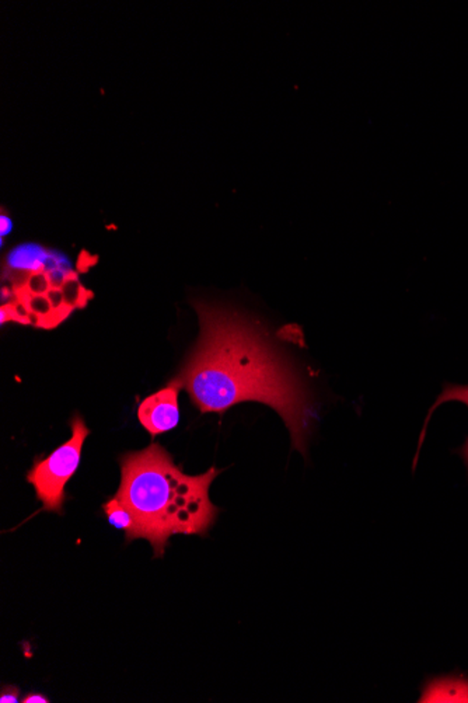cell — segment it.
<instances>
[{
    "instance_id": "obj_6",
    "label": "cell",
    "mask_w": 468,
    "mask_h": 703,
    "mask_svg": "<svg viewBox=\"0 0 468 703\" xmlns=\"http://www.w3.org/2000/svg\"><path fill=\"white\" fill-rule=\"evenodd\" d=\"M103 510L107 515L108 523L114 525L116 530H123L125 532L126 542L138 540V525H136L135 517L115 495L103 505Z\"/></svg>"
},
{
    "instance_id": "obj_7",
    "label": "cell",
    "mask_w": 468,
    "mask_h": 703,
    "mask_svg": "<svg viewBox=\"0 0 468 703\" xmlns=\"http://www.w3.org/2000/svg\"><path fill=\"white\" fill-rule=\"evenodd\" d=\"M450 401L463 402V403H465L468 406V386H447V388H445L444 393L440 394L437 401L435 402L434 406H432L431 412L427 414V424H425L424 431H422L421 442H419V449H421L422 439H424L425 437V430H427V423H429L431 414L434 413L435 409H436L440 403ZM463 452H464L468 461V442Z\"/></svg>"
},
{
    "instance_id": "obj_4",
    "label": "cell",
    "mask_w": 468,
    "mask_h": 703,
    "mask_svg": "<svg viewBox=\"0 0 468 703\" xmlns=\"http://www.w3.org/2000/svg\"><path fill=\"white\" fill-rule=\"evenodd\" d=\"M179 392L176 386L167 385L139 404V421L153 439L179 426Z\"/></svg>"
},
{
    "instance_id": "obj_1",
    "label": "cell",
    "mask_w": 468,
    "mask_h": 703,
    "mask_svg": "<svg viewBox=\"0 0 468 703\" xmlns=\"http://www.w3.org/2000/svg\"><path fill=\"white\" fill-rule=\"evenodd\" d=\"M201 336L186 365L169 385L188 392L204 413H219L243 402L274 409L289 430L293 449L306 455L315 407L302 378L295 373L268 331L239 310L214 303H194Z\"/></svg>"
},
{
    "instance_id": "obj_8",
    "label": "cell",
    "mask_w": 468,
    "mask_h": 703,
    "mask_svg": "<svg viewBox=\"0 0 468 703\" xmlns=\"http://www.w3.org/2000/svg\"><path fill=\"white\" fill-rule=\"evenodd\" d=\"M20 699V689L17 687H4L0 692V703H17Z\"/></svg>"
},
{
    "instance_id": "obj_2",
    "label": "cell",
    "mask_w": 468,
    "mask_h": 703,
    "mask_svg": "<svg viewBox=\"0 0 468 703\" xmlns=\"http://www.w3.org/2000/svg\"><path fill=\"white\" fill-rule=\"evenodd\" d=\"M224 470L212 467L202 475H186L161 445H149L121 458V485L115 497L129 508L146 540L161 558L173 535L205 536L219 508L211 502L212 482Z\"/></svg>"
},
{
    "instance_id": "obj_3",
    "label": "cell",
    "mask_w": 468,
    "mask_h": 703,
    "mask_svg": "<svg viewBox=\"0 0 468 703\" xmlns=\"http://www.w3.org/2000/svg\"><path fill=\"white\" fill-rule=\"evenodd\" d=\"M72 437L69 441L60 445L44 459H35L32 469L27 473V482L34 487L38 500L42 503V510L62 514L63 504L67 500L68 482L75 476L82 459L83 444L90 436V430L79 414L70 420Z\"/></svg>"
},
{
    "instance_id": "obj_5",
    "label": "cell",
    "mask_w": 468,
    "mask_h": 703,
    "mask_svg": "<svg viewBox=\"0 0 468 703\" xmlns=\"http://www.w3.org/2000/svg\"><path fill=\"white\" fill-rule=\"evenodd\" d=\"M419 702H468V681L442 680L427 685Z\"/></svg>"
},
{
    "instance_id": "obj_9",
    "label": "cell",
    "mask_w": 468,
    "mask_h": 703,
    "mask_svg": "<svg viewBox=\"0 0 468 703\" xmlns=\"http://www.w3.org/2000/svg\"><path fill=\"white\" fill-rule=\"evenodd\" d=\"M50 702V699H48L45 695L42 694H37V692H32V694L25 695L24 698L22 699V703H48Z\"/></svg>"
},
{
    "instance_id": "obj_10",
    "label": "cell",
    "mask_w": 468,
    "mask_h": 703,
    "mask_svg": "<svg viewBox=\"0 0 468 703\" xmlns=\"http://www.w3.org/2000/svg\"><path fill=\"white\" fill-rule=\"evenodd\" d=\"M0 229H2V237L6 236V235L9 234L10 229H12V221H10V218H7L6 215H2V219H0Z\"/></svg>"
}]
</instances>
